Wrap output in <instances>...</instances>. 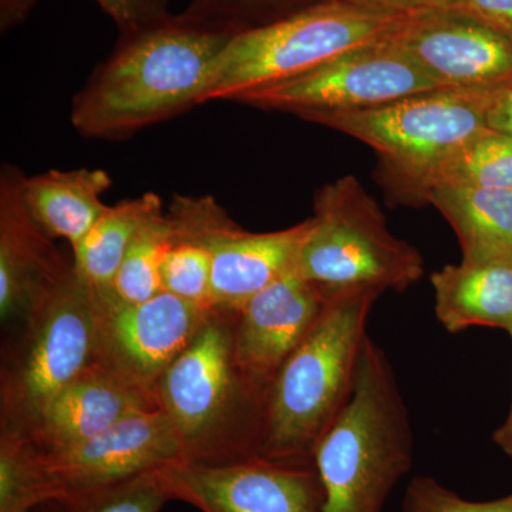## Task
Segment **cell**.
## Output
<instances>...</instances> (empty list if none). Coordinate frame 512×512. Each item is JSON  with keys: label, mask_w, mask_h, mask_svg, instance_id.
Wrapping results in <instances>:
<instances>
[{"label": "cell", "mask_w": 512, "mask_h": 512, "mask_svg": "<svg viewBox=\"0 0 512 512\" xmlns=\"http://www.w3.org/2000/svg\"><path fill=\"white\" fill-rule=\"evenodd\" d=\"M111 184L110 174L99 168L50 170L26 177L23 194L39 227L73 249L109 208L103 195Z\"/></svg>", "instance_id": "19"}, {"label": "cell", "mask_w": 512, "mask_h": 512, "mask_svg": "<svg viewBox=\"0 0 512 512\" xmlns=\"http://www.w3.org/2000/svg\"><path fill=\"white\" fill-rule=\"evenodd\" d=\"M353 5L375 12L392 13V15H409L424 9L430 0H346Z\"/></svg>", "instance_id": "32"}, {"label": "cell", "mask_w": 512, "mask_h": 512, "mask_svg": "<svg viewBox=\"0 0 512 512\" xmlns=\"http://www.w3.org/2000/svg\"><path fill=\"white\" fill-rule=\"evenodd\" d=\"M389 39L440 89L500 92L512 86V30L474 13L417 10Z\"/></svg>", "instance_id": "11"}, {"label": "cell", "mask_w": 512, "mask_h": 512, "mask_svg": "<svg viewBox=\"0 0 512 512\" xmlns=\"http://www.w3.org/2000/svg\"><path fill=\"white\" fill-rule=\"evenodd\" d=\"M212 256V311L237 313L269 284L296 269L309 220L274 232L247 231L211 195H174L167 210Z\"/></svg>", "instance_id": "10"}, {"label": "cell", "mask_w": 512, "mask_h": 512, "mask_svg": "<svg viewBox=\"0 0 512 512\" xmlns=\"http://www.w3.org/2000/svg\"><path fill=\"white\" fill-rule=\"evenodd\" d=\"M404 16L346 0H316L284 18L235 33L212 67L201 104L235 101L302 76L348 50L389 36Z\"/></svg>", "instance_id": "5"}, {"label": "cell", "mask_w": 512, "mask_h": 512, "mask_svg": "<svg viewBox=\"0 0 512 512\" xmlns=\"http://www.w3.org/2000/svg\"><path fill=\"white\" fill-rule=\"evenodd\" d=\"M439 185L512 191V134L488 128L468 141L419 185L414 204Z\"/></svg>", "instance_id": "22"}, {"label": "cell", "mask_w": 512, "mask_h": 512, "mask_svg": "<svg viewBox=\"0 0 512 512\" xmlns=\"http://www.w3.org/2000/svg\"><path fill=\"white\" fill-rule=\"evenodd\" d=\"M234 319L235 313L212 311L158 382V409L188 460L220 463L256 453L265 399L239 369Z\"/></svg>", "instance_id": "4"}, {"label": "cell", "mask_w": 512, "mask_h": 512, "mask_svg": "<svg viewBox=\"0 0 512 512\" xmlns=\"http://www.w3.org/2000/svg\"><path fill=\"white\" fill-rule=\"evenodd\" d=\"M510 336L512 338V333ZM493 440L497 447L501 448L505 456L510 457L512 460V403L504 423L494 431Z\"/></svg>", "instance_id": "34"}, {"label": "cell", "mask_w": 512, "mask_h": 512, "mask_svg": "<svg viewBox=\"0 0 512 512\" xmlns=\"http://www.w3.org/2000/svg\"><path fill=\"white\" fill-rule=\"evenodd\" d=\"M403 512H512V493L498 500L470 501L433 477L421 476L407 487Z\"/></svg>", "instance_id": "28"}, {"label": "cell", "mask_w": 512, "mask_h": 512, "mask_svg": "<svg viewBox=\"0 0 512 512\" xmlns=\"http://www.w3.org/2000/svg\"><path fill=\"white\" fill-rule=\"evenodd\" d=\"M372 289L332 293L311 333L266 393L255 456L313 466V451L355 392L376 299Z\"/></svg>", "instance_id": "2"}, {"label": "cell", "mask_w": 512, "mask_h": 512, "mask_svg": "<svg viewBox=\"0 0 512 512\" xmlns=\"http://www.w3.org/2000/svg\"><path fill=\"white\" fill-rule=\"evenodd\" d=\"M26 318L25 355L3 384L6 429L19 433L96 360V291L72 265L47 286Z\"/></svg>", "instance_id": "8"}, {"label": "cell", "mask_w": 512, "mask_h": 512, "mask_svg": "<svg viewBox=\"0 0 512 512\" xmlns=\"http://www.w3.org/2000/svg\"><path fill=\"white\" fill-rule=\"evenodd\" d=\"M158 409L156 400L94 362L57 394L23 436L37 451H56L96 436L131 414Z\"/></svg>", "instance_id": "17"}, {"label": "cell", "mask_w": 512, "mask_h": 512, "mask_svg": "<svg viewBox=\"0 0 512 512\" xmlns=\"http://www.w3.org/2000/svg\"><path fill=\"white\" fill-rule=\"evenodd\" d=\"M426 8L466 10L512 30V0H430Z\"/></svg>", "instance_id": "30"}, {"label": "cell", "mask_w": 512, "mask_h": 512, "mask_svg": "<svg viewBox=\"0 0 512 512\" xmlns=\"http://www.w3.org/2000/svg\"><path fill=\"white\" fill-rule=\"evenodd\" d=\"M436 89L440 87L386 36L288 82L242 94L235 103L305 119L373 109Z\"/></svg>", "instance_id": "9"}, {"label": "cell", "mask_w": 512, "mask_h": 512, "mask_svg": "<svg viewBox=\"0 0 512 512\" xmlns=\"http://www.w3.org/2000/svg\"><path fill=\"white\" fill-rule=\"evenodd\" d=\"M174 228L167 211L138 234L114 278L111 292L124 302H144L163 292L161 266L173 241Z\"/></svg>", "instance_id": "23"}, {"label": "cell", "mask_w": 512, "mask_h": 512, "mask_svg": "<svg viewBox=\"0 0 512 512\" xmlns=\"http://www.w3.org/2000/svg\"><path fill=\"white\" fill-rule=\"evenodd\" d=\"M487 126L494 131L512 134V86L495 96L488 110Z\"/></svg>", "instance_id": "31"}, {"label": "cell", "mask_w": 512, "mask_h": 512, "mask_svg": "<svg viewBox=\"0 0 512 512\" xmlns=\"http://www.w3.org/2000/svg\"><path fill=\"white\" fill-rule=\"evenodd\" d=\"M434 311L450 333L485 326L512 333V258H461L431 275Z\"/></svg>", "instance_id": "18"}, {"label": "cell", "mask_w": 512, "mask_h": 512, "mask_svg": "<svg viewBox=\"0 0 512 512\" xmlns=\"http://www.w3.org/2000/svg\"><path fill=\"white\" fill-rule=\"evenodd\" d=\"M164 211L163 201L156 192L109 205L72 249L76 274L94 289H111L138 234Z\"/></svg>", "instance_id": "21"}, {"label": "cell", "mask_w": 512, "mask_h": 512, "mask_svg": "<svg viewBox=\"0 0 512 512\" xmlns=\"http://www.w3.org/2000/svg\"><path fill=\"white\" fill-rule=\"evenodd\" d=\"M113 19L120 36L133 35L170 19V0H96Z\"/></svg>", "instance_id": "29"}, {"label": "cell", "mask_w": 512, "mask_h": 512, "mask_svg": "<svg viewBox=\"0 0 512 512\" xmlns=\"http://www.w3.org/2000/svg\"><path fill=\"white\" fill-rule=\"evenodd\" d=\"M26 175L12 164L0 171V315L28 316L39 296L73 265L26 207Z\"/></svg>", "instance_id": "16"}, {"label": "cell", "mask_w": 512, "mask_h": 512, "mask_svg": "<svg viewBox=\"0 0 512 512\" xmlns=\"http://www.w3.org/2000/svg\"><path fill=\"white\" fill-rule=\"evenodd\" d=\"M168 214V212H167ZM174 235L161 266L163 292L212 311V256L210 249L174 218Z\"/></svg>", "instance_id": "24"}, {"label": "cell", "mask_w": 512, "mask_h": 512, "mask_svg": "<svg viewBox=\"0 0 512 512\" xmlns=\"http://www.w3.org/2000/svg\"><path fill=\"white\" fill-rule=\"evenodd\" d=\"M171 500L201 512H322L323 488L313 466L252 456L175 461L160 468Z\"/></svg>", "instance_id": "14"}, {"label": "cell", "mask_w": 512, "mask_h": 512, "mask_svg": "<svg viewBox=\"0 0 512 512\" xmlns=\"http://www.w3.org/2000/svg\"><path fill=\"white\" fill-rule=\"evenodd\" d=\"M171 500L160 468L59 504L63 512H158Z\"/></svg>", "instance_id": "26"}, {"label": "cell", "mask_w": 512, "mask_h": 512, "mask_svg": "<svg viewBox=\"0 0 512 512\" xmlns=\"http://www.w3.org/2000/svg\"><path fill=\"white\" fill-rule=\"evenodd\" d=\"M94 291L96 362L156 400L161 376L190 345L212 311L168 292L131 303L121 301L111 289Z\"/></svg>", "instance_id": "13"}, {"label": "cell", "mask_w": 512, "mask_h": 512, "mask_svg": "<svg viewBox=\"0 0 512 512\" xmlns=\"http://www.w3.org/2000/svg\"><path fill=\"white\" fill-rule=\"evenodd\" d=\"M500 92L436 89L373 109L312 114L303 120L373 148L383 180L397 197L413 202L419 185L439 165L488 130V110Z\"/></svg>", "instance_id": "7"}, {"label": "cell", "mask_w": 512, "mask_h": 512, "mask_svg": "<svg viewBox=\"0 0 512 512\" xmlns=\"http://www.w3.org/2000/svg\"><path fill=\"white\" fill-rule=\"evenodd\" d=\"M296 271L323 291L404 292L424 274L419 249L394 237L375 198L353 175L318 191Z\"/></svg>", "instance_id": "6"}, {"label": "cell", "mask_w": 512, "mask_h": 512, "mask_svg": "<svg viewBox=\"0 0 512 512\" xmlns=\"http://www.w3.org/2000/svg\"><path fill=\"white\" fill-rule=\"evenodd\" d=\"M39 0H0V29L2 32L15 28L29 18Z\"/></svg>", "instance_id": "33"}, {"label": "cell", "mask_w": 512, "mask_h": 512, "mask_svg": "<svg viewBox=\"0 0 512 512\" xmlns=\"http://www.w3.org/2000/svg\"><path fill=\"white\" fill-rule=\"evenodd\" d=\"M235 33L184 13L120 36L72 104L83 137L123 140L201 104L212 67Z\"/></svg>", "instance_id": "1"}, {"label": "cell", "mask_w": 512, "mask_h": 512, "mask_svg": "<svg viewBox=\"0 0 512 512\" xmlns=\"http://www.w3.org/2000/svg\"><path fill=\"white\" fill-rule=\"evenodd\" d=\"M35 453L50 504L188 458L183 440L160 409L131 414L74 446L46 453L35 448Z\"/></svg>", "instance_id": "12"}, {"label": "cell", "mask_w": 512, "mask_h": 512, "mask_svg": "<svg viewBox=\"0 0 512 512\" xmlns=\"http://www.w3.org/2000/svg\"><path fill=\"white\" fill-rule=\"evenodd\" d=\"M311 0H190L184 15L239 33L311 5Z\"/></svg>", "instance_id": "27"}, {"label": "cell", "mask_w": 512, "mask_h": 512, "mask_svg": "<svg viewBox=\"0 0 512 512\" xmlns=\"http://www.w3.org/2000/svg\"><path fill=\"white\" fill-rule=\"evenodd\" d=\"M413 444L392 363L367 338L352 399L313 451L322 512H382L412 468Z\"/></svg>", "instance_id": "3"}, {"label": "cell", "mask_w": 512, "mask_h": 512, "mask_svg": "<svg viewBox=\"0 0 512 512\" xmlns=\"http://www.w3.org/2000/svg\"><path fill=\"white\" fill-rule=\"evenodd\" d=\"M50 504L35 448L22 433L3 430L0 441V512H32Z\"/></svg>", "instance_id": "25"}, {"label": "cell", "mask_w": 512, "mask_h": 512, "mask_svg": "<svg viewBox=\"0 0 512 512\" xmlns=\"http://www.w3.org/2000/svg\"><path fill=\"white\" fill-rule=\"evenodd\" d=\"M329 296L292 269L235 313L234 352L239 369L264 399L281 367L318 322Z\"/></svg>", "instance_id": "15"}, {"label": "cell", "mask_w": 512, "mask_h": 512, "mask_svg": "<svg viewBox=\"0 0 512 512\" xmlns=\"http://www.w3.org/2000/svg\"><path fill=\"white\" fill-rule=\"evenodd\" d=\"M423 202L456 232L463 258H512V191L439 185Z\"/></svg>", "instance_id": "20"}]
</instances>
